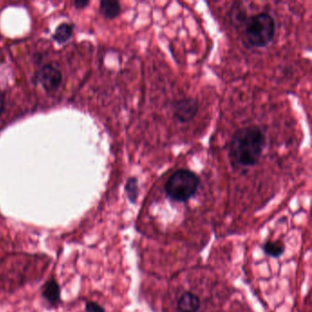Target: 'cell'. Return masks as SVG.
Returning a JSON list of instances; mask_svg holds the SVG:
<instances>
[{
	"mask_svg": "<svg viewBox=\"0 0 312 312\" xmlns=\"http://www.w3.org/2000/svg\"><path fill=\"white\" fill-rule=\"evenodd\" d=\"M265 147V136L256 125L235 131L229 147V158L235 167L249 168L258 163Z\"/></svg>",
	"mask_w": 312,
	"mask_h": 312,
	"instance_id": "1",
	"label": "cell"
},
{
	"mask_svg": "<svg viewBox=\"0 0 312 312\" xmlns=\"http://www.w3.org/2000/svg\"><path fill=\"white\" fill-rule=\"evenodd\" d=\"M199 176L190 169H179L166 182L164 191L169 199L186 203L195 195L199 189Z\"/></svg>",
	"mask_w": 312,
	"mask_h": 312,
	"instance_id": "2",
	"label": "cell"
},
{
	"mask_svg": "<svg viewBox=\"0 0 312 312\" xmlns=\"http://www.w3.org/2000/svg\"><path fill=\"white\" fill-rule=\"evenodd\" d=\"M275 34L276 22L270 14L261 12L247 19L246 38L252 47H266L273 40Z\"/></svg>",
	"mask_w": 312,
	"mask_h": 312,
	"instance_id": "3",
	"label": "cell"
},
{
	"mask_svg": "<svg viewBox=\"0 0 312 312\" xmlns=\"http://www.w3.org/2000/svg\"><path fill=\"white\" fill-rule=\"evenodd\" d=\"M199 111V104L194 98H183L173 104V115L182 124L192 120Z\"/></svg>",
	"mask_w": 312,
	"mask_h": 312,
	"instance_id": "4",
	"label": "cell"
},
{
	"mask_svg": "<svg viewBox=\"0 0 312 312\" xmlns=\"http://www.w3.org/2000/svg\"><path fill=\"white\" fill-rule=\"evenodd\" d=\"M39 79L44 89L49 92L55 91L61 85L62 75L54 66L48 64L44 66L40 71Z\"/></svg>",
	"mask_w": 312,
	"mask_h": 312,
	"instance_id": "5",
	"label": "cell"
},
{
	"mask_svg": "<svg viewBox=\"0 0 312 312\" xmlns=\"http://www.w3.org/2000/svg\"><path fill=\"white\" fill-rule=\"evenodd\" d=\"M177 308L180 312H198L200 308V300L192 292H184L178 299Z\"/></svg>",
	"mask_w": 312,
	"mask_h": 312,
	"instance_id": "6",
	"label": "cell"
},
{
	"mask_svg": "<svg viewBox=\"0 0 312 312\" xmlns=\"http://www.w3.org/2000/svg\"><path fill=\"white\" fill-rule=\"evenodd\" d=\"M42 295H43L44 299H46L51 305L55 306L60 302V287L53 278L50 279L45 284V286H43Z\"/></svg>",
	"mask_w": 312,
	"mask_h": 312,
	"instance_id": "7",
	"label": "cell"
},
{
	"mask_svg": "<svg viewBox=\"0 0 312 312\" xmlns=\"http://www.w3.org/2000/svg\"><path fill=\"white\" fill-rule=\"evenodd\" d=\"M101 12L104 17L113 19L117 17L121 11V7L117 1H102L100 4Z\"/></svg>",
	"mask_w": 312,
	"mask_h": 312,
	"instance_id": "8",
	"label": "cell"
},
{
	"mask_svg": "<svg viewBox=\"0 0 312 312\" xmlns=\"http://www.w3.org/2000/svg\"><path fill=\"white\" fill-rule=\"evenodd\" d=\"M125 190H126L128 199L130 200L132 204H136L137 199L139 198V181H138V179L135 178V177H131V178L128 179L127 182H126Z\"/></svg>",
	"mask_w": 312,
	"mask_h": 312,
	"instance_id": "9",
	"label": "cell"
},
{
	"mask_svg": "<svg viewBox=\"0 0 312 312\" xmlns=\"http://www.w3.org/2000/svg\"><path fill=\"white\" fill-rule=\"evenodd\" d=\"M72 34H73V27L67 23H63L57 28L53 37L58 42L62 43V42H65L67 39H70Z\"/></svg>",
	"mask_w": 312,
	"mask_h": 312,
	"instance_id": "10",
	"label": "cell"
},
{
	"mask_svg": "<svg viewBox=\"0 0 312 312\" xmlns=\"http://www.w3.org/2000/svg\"><path fill=\"white\" fill-rule=\"evenodd\" d=\"M264 251L270 256L278 257L284 252V244L280 242L269 241L264 244Z\"/></svg>",
	"mask_w": 312,
	"mask_h": 312,
	"instance_id": "11",
	"label": "cell"
},
{
	"mask_svg": "<svg viewBox=\"0 0 312 312\" xmlns=\"http://www.w3.org/2000/svg\"><path fill=\"white\" fill-rule=\"evenodd\" d=\"M86 310L88 312H105L100 305L94 302H88L86 304Z\"/></svg>",
	"mask_w": 312,
	"mask_h": 312,
	"instance_id": "12",
	"label": "cell"
},
{
	"mask_svg": "<svg viewBox=\"0 0 312 312\" xmlns=\"http://www.w3.org/2000/svg\"><path fill=\"white\" fill-rule=\"evenodd\" d=\"M5 104V97L3 93L0 91V115L3 112V108H4Z\"/></svg>",
	"mask_w": 312,
	"mask_h": 312,
	"instance_id": "13",
	"label": "cell"
},
{
	"mask_svg": "<svg viewBox=\"0 0 312 312\" xmlns=\"http://www.w3.org/2000/svg\"><path fill=\"white\" fill-rule=\"evenodd\" d=\"M87 5H88V2H87V1H83V2H82V1H77V2H75V6H76V8H78V9H80V8H83V7H85Z\"/></svg>",
	"mask_w": 312,
	"mask_h": 312,
	"instance_id": "14",
	"label": "cell"
}]
</instances>
